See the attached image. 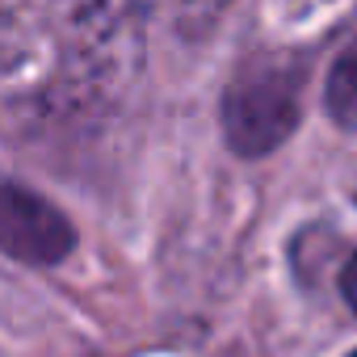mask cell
<instances>
[{
    "instance_id": "cell-4",
    "label": "cell",
    "mask_w": 357,
    "mask_h": 357,
    "mask_svg": "<svg viewBox=\"0 0 357 357\" xmlns=\"http://www.w3.org/2000/svg\"><path fill=\"white\" fill-rule=\"evenodd\" d=\"M349 357H357V349H353V353H349Z\"/></svg>"
},
{
    "instance_id": "cell-1",
    "label": "cell",
    "mask_w": 357,
    "mask_h": 357,
    "mask_svg": "<svg viewBox=\"0 0 357 357\" xmlns=\"http://www.w3.org/2000/svg\"><path fill=\"white\" fill-rule=\"evenodd\" d=\"M298 118V80L278 68L244 72L223 97V130L231 151L265 155L273 151Z\"/></svg>"
},
{
    "instance_id": "cell-2",
    "label": "cell",
    "mask_w": 357,
    "mask_h": 357,
    "mask_svg": "<svg viewBox=\"0 0 357 357\" xmlns=\"http://www.w3.org/2000/svg\"><path fill=\"white\" fill-rule=\"evenodd\" d=\"M76 248V231L63 211L43 194L0 172V252L22 265H59Z\"/></svg>"
},
{
    "instance_id": "cell-3",
    "label": "cell",
    "mask_w": 357,
    "mask_h": 357,
    "mask_svg": "<svg viewBox=\"0 0 357 357\" xmlns=\"http://www.w3.org/2000/svg\"><path fill=\"white\" fill-rule=\"evenodd\" d=\"M340 298L353 307V315H357V252L344 261V269H340Z\"/></svg>"
}]
</instances>
